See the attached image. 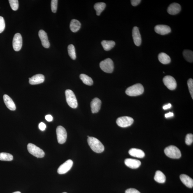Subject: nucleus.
<instances>
[{
    "mask_svg": "<svg viewBox=\"0 0 193 193\" xmlns=\"http://www.w3.org/2000/svg\"><path fill=\"white\" fill-rule=\"evenodd\" d=\"M87 141L89 146L94 152L101 153L104 151V145L97 138L89 137L88 138Z\"/></svg>",
    "mask_w": 193,
    "mask_h": 193,
    "instance_id": "obj_1",
    "label": "nucleus"
},
{
    "mask_svg": "<svg viewBox=\"0 0 193 193\" xmlns=\"http://www.w3.org/2000/svg\"><path fill=\"white\" fill-rule=\"evenodd\" d=\"M144 90L143 86L141 84L137 83L128 88L126 93L130 96H136L143 94Z\"/></svg>",
    "mask_w": 193,
    "mask_h": 193,
    "instance_id": "obj_2",
    "label": "nucleus"
},
{
    "mask_svg": "<svg viewBox=\"0 0 193 193\" xmlns=\"http://www.w3.org/2000/svg\"><path fill=\"white\" fill-rule=\"evenodd\" d=\"M164 152L168 157L173 159H178L181 156V152L178 147L171 145L165 148Z\"/></svg>",
    "mask_w": 193,
    "mask_h": 193,
    "instance_id": "obj_3",
    "label": "nucleus"
},
{
    "mask_svg": "<svg viewBox=\"0 0 193 193\" xmlns=\"http://www.w3.org/2000/svg\"><path fill=\"white\" fill-rule=\"evenodd\" d=\"M67 102L71 108H76L78 106V102L76 96L72 91L67 89L65 91Z\"/></svg>",
    "mask_w": 193,
    "mask_h": 193,
    "instance_id": "obj_4",
    "label": "nucleus"
},
{
    "mask_svg": "<svg viewBox=\"0 0 193 193\" xmlns=\"http://www.w3.org/2000/svg\"><path fill=\"white\" fill-rule=\"evenodd\" d=\"M100 67L103 71L107 73H112L114 70V64L111 59L108 58L100 63Z\"/></svg>",
    "mask_w": 193,
    "mask_h": 193,
    "instance_id": "obj_5",
    "label": "nucleus"
},
{
    "mask_svg": "<svg viewBox=\"0 0 193 193\" xmlns=\"http://www.w3.org/2000/svg\"><path fill=\"white\" fill-rule=\"evenodd\" d=\"M27 149L30 153L37 158H43L45 155V153L42 150L32 143L28 145Z\"/></svg>",
    "mask_w": 193,
    "mask_h": 193,
    "instance_id": "obj_6",
    "label": "nucleus"
},
{
    "mask_svg": "<svg viewBox=\"0 0 193 193\" xmlns=\"http://www.w3.org/2000/svg\"><path fill=\"white\" fill-rule=\"evenodd\" d=\"M58 143L64 144L66 142L67 138V133L64 128L62 126H58L56 129Z\"/></svg>",
    "mask_w": 193,
    "mask_h": 193,
    "instance_id": "obj_7",
    "label": "nucleus"
},
{
    "mask_svg": "<svg viewBox=\"0 0 193 193\" xmlns=\"http://www.w3.org/2000/svg\"><path fill=\"white\" fill-rule=\"evenodd\" d=\"M134 122V120L131 117L123 116L117 118L116 123L121 127L125 128L129 127Z\"/></svg>",
    "mask_w": 193,
    "mask_h": 193,
    "instance_id": "obj_8",
    "label": "nucleus"
},
{
    "mask_svg": "<svg viewBox=\"0 0 193 193\" xmlns=\"http://www.w3.org/2000/svg\"><path fill=\"white\" fill-rule=\"evenodd\" d=\"M163 82L168 89L171 90H174L177 87V82L173 77L167 75L163 78Z\"/></svg>",
    "mask_w": 193,
    "mask_h": 193,
    "instance_id": "obj_9",
    "label": "nucleus"
},
{
    "mask_svg": "<svg viewBox=\"0 0 193 193\" xmlns=\"http://www.w3.org/2000/svg\"><path fill=\"white\" fill-rule=\"evenodd\" d=\"M22 46V38L20 33H17L14 36L13 40V47L15 51H19Z\"/></svg>",
    "mask_w": 193,
    "mask_h": 193,
    "instance_id": "obj_10",
    "label": "nucleus"
},
{
    "mask_svg": "<svg viewBox=\"0 0 193 193\" xmlns=\"http://www.w3.org/2000/svg\"><path fill=\"white\" fill-rule=\"evenodd\" d=\"M73 165V161L71 159H68L59 166L57 170L59 174H64L67 173L71 170Z\"/></svg>",
    "mask_w": 193,
    "mask_h": 193,
    "instance_id": "obj_11",
    "label": "nucleus"
},
{
    "mask_svg": "<svg viewBox=\"0 0 193 193\" xmlns=\"http://www.w3.org/2000/svg\"><path fill=\"white\" fill-rule=\"evenodd\" d=\"M38 35L43 47L46 48H49L50 47V43L47 33L43 30H40L39 31Z\"/></svg>",
    "mask_w": 193,
    "mask_h": 193,
    "instance_id": "obj_12",
    "label": "nucleus"
},
{
    "mask_svg": "<svg viewBox=\"0 0 193 193\" xmlns=\"http://www.w3.org/2000/svg\"><path fill=\"white\" fill-rule=\"evenodd\" d=\"M132 37L135 45L139 46L141 45L142 39L139 29L137 27H133L132 30Z\"/></svg>",
    "mask_w": 193,
    "mask_h": 193,
    "instance_id": "obj_13",
    "label": "nucleus"
},
{
    "mask_svg": "<svg viewBox=\"0 0 193 193\" xmlns=\"http://www.w3.org/2000/svg\"><path fill=\"white\" fill-rule=\"evenodd\" d=\"M154 30L156 33L161 35L168 34L171 32V29L169 26L165 25L156 26Z\"/></svg>",
    "mask_w": 193,
    "mask_h": 193,
    "instance_id": "obj_14",
    "label": "nucleus"
},
{
    "mask_svg": "<svg viewBox=\"0 0 193 193\" xmlns=\"http://www.w3.org/2000/svg\"><path fill=\"white\" fill-rule=\"evenodd\" d=\"M29 79V83L31 85H38L43 83L45 80L44 75L42 74L35 75Z\"/></svg>",
    "mask_w": 193,
    "mask_h": 193,
    "instance_id": "obj_15",
    "label": "nucleus"
},
{
    "mask_svg": "<svg viewBox=\"0 0 193 193\" xmlns=\"http://www.w3.org/2000/svg\"><path fill=\"white\" fill-rule=\"evenodd\" d=\"M101 101L97 98H94L91 103V111L93 113H97L100 110Z\"/></svg>",
    "mask_w": 193,
    "mask_h": 193,
    "instance_id": "obj_16",
    "label": "nucleus"
},
{
    "mask_svg": "<svg viewBox=\"0 0 193 193\" xmlns=\"http://www.w3.org/2000/svg\"><path fill=\"white\" fill-rule=\"evenodd\" d=\"M124 163L128 167L132 169H136L141 166V162L137 159H127L124 161Z\"/></svg>",
    "mask_w": 193,
    "mask_h": 193,
    "instance_id": "obj_17",
    "label": "nucleus"
},
{
    "mask_svg": "<svg viewBox=\"0 0 193 193\" xmlns=\"http://www.w3.org/2000/svg\"><path fill=\"white\" fill-rule=\"evenodd\" d=\"M181 10L180 5L177 3H173L170 4L167 9V12L171 15H176Z\"/></svg>",
    "mask_w": 193,
    "mask_h": 193,
    "instance_id": "obj_18",
    "label": "nucleus"
},
{
    "mask_svg": "<svg viewBox=\"0 0 193 193\" xmlns=\"http://www.w3.org/2000/svg\"><path fill=\"white\" fill-rule=\"evenodd\" d=\"M3 100L5 104L9 109L11 110H16L15 103L10 96L7 94L4 95L3 96Z\"/></svg>",
    "mask_w": 193,
    "mask_h": 193,
    "instance_id": "obj_19",
    "label": "nucleus"
},
{
    "mask_svg": "<svg viewBox=\"0 0 193 193\" xmlns=\"http://www.w3.org/2000/svg\"><path fill=\"white\" fill-rule=\"evenodd\" d=\"M180 179L184 185L186 186L192 188L193 187V180L190 177L185 174H182L180 175Z\"/></svg>",
    "mask_w": 193,
    "mask_h": 193,
    "instance_id": "obj_20",
    "label": "nucleus"
},
{
    "mask_svg": "<svg viewBox=\"0 0 193 193\" xmlns=\"http://www.w3.org/2000/svg\"><path fill=\"white\" fill-rule=\"evenodd\" d=\"M129 154L133 157L143 158L145 157V154L143 150L140 149L132 148L130 150L129 152Z\"/></svg>",
    "mask_w": 193,
    "mask_h": 193,
    "instance_id": "obj_21",
    "label": "nucleus"
},
{
    "mask_svg": "<svg viewBox=\"0 0 193 193\" xmlns=\"http://www.w3.org/2000/svg\"><path fill=\"white\" fill-rule=\"evenodd\" d=\"M81 27V23L76 19H73L71 21L70 24V29L73 32L75 33L78 31Z\"/></svg>",
    "mask_w": 193,
    "mask_h": 193,
    "instance_id": "obj_22",
    "label": "nucleus"
},
{
    "mask_svg": "<svg viewBox=\"0 0 193 193\" xmlns=\"http://www.w3.org/2000/svg\"><path fill=\"white\" fill-rule=\"evenodd\" d=\"M158 59L159 62L164 64H169L171 61V58L170 56L163 52L159 54Z\"/></svg>",
    "mask_w": 193,
    "mask_h": 193,
    "instance_id": "obj_23",
    "label": "nucleus"
},
{
    "mask_svg": "<svg viewBox=\"0 0 193 193\" xmlns=\"http://www.w3.org/2000/svg\"><path fill=\"white\" fill-rule=\"evenodd\" d=\"M154 180L158 183H164L166 181V177L162 172L157 171L156 172Z\"/></svg>",
    "mask_w": 193,
    "mask_h": 193,
    "instance_id": "obj_24",
    "label": "nucleus"
},
{
    "mask_svg": "<svg viewBox=\"0 0 193 193\" xmlns=\"http://www.w3.org/2000/svg\"><path fill=\"white\" fill-rule=\"evenodd\" d=\"M101 45L104 50L109 51L113 48L115 45V42L112 41H106L104 40L101 42Z\"/></svg>",
    "mask_w": 193,
    "mask_h": 193,
    "instance_id": "obj_25",
    "label": "nucleus"
},
{
    "mask_svg": "<svg viewBox=\"0 0 193 193\" xmlns=\"http://www.w3.org/2000/svg\"><path fill=\"white\" fill-rule=\"evenodd\" d=\"M106 4L103 2H100L96 3L94 6V8L96 12V15L98 16L100 15L101 13L106 8Z\"/></svg>",
    "mask_w": 193,
    "mask_h": 193,
    "instance_id": "obj_26",
    "label": "nucleus"
},
{
    "mask_svg": "<svg viewBox=\"0 0 193 193\" xmlns=\"http://www.w3.org/2000/svg\"><path fill=\"white\" fill-rule=\"evenodd\" d=\"M80 80L85 85L88 86L93 85V83H94L93 80L92 78H91L88 75L84 74H81L80 75Z\"/></svg>",
    "mask_w": 193,
    "mask_h": 193,
    "instance_id": "obj_27",
    "label": "nucleus"
},
{
    "mask_svg": "<svg viewBox=\"0 0 193 193\" xmlns=\"http://www.w3.org/2000/svg\"><path fill=\"white\" fill-rule=\"evenodd\" d=\"M183 56L186 60L188 62H193V52L192 51L189 50H185L183 52Z\"/></svg>",
    "mask_w": 193,
    "mask_h": 193,
    "instance_id": "obj_28",
    "label": "nucleus"
},
{
    "mask_svg": "<svg viewBox=\"0 0 193 193\" xmlns=\"http://www.w3.org/2000/svg\"><path fill=\"white\" fill-rule=\"evenodd\" d=\"M68 51L70 57L73 60H75L76 58V55L75 47L74 45L71 44L68 45Z\"/></svg>",
    "mask_w": 193,
    "mask_h": 193,
    "instance_id": "obj_29",
    "label": "nucleus"
},
{
    "mask_svg": "<svg viewBox=\"0 0 193 193\" xmlns=\"http://www.w3.org/2000/svg\"><path fill=\"white\" fill-rule=\"evenodd\" d=\"M13 156L11 154L5 152L0 153V160L10 161L13 160Z\"/></svg>",
    "mask_w": 193,
    "mask_h": 193,
    "instance_id": "obj_30",
    "label": "nucleus"
},
{
    "mask_svg": "<svg viewBox=\"0 0 193 193\" xmlns=\"http://www.w3.org/2000/svg\"><path fill=\"white\" fill-rule=\"evenodd\" d=\"M10 4L12 10L16 11L19 7V2L18 0H9Z\"/></svg>",
    "mask_w": 193,
    "mask_h": 193,
    "instance_id": "obj_31",
    "label": "nucleus"
},
{
    "mask_svg": "<svg viewBox=\"0 0 193 193\" xmlns=\"http://www.w3.org/2000/svg\"><path fill=\"white\" fill-rule=\"evenodd\" d=\"M187 85L188 86L189 92L191 97L193 99V80L192 78L189 79L187 81Z\"/></svg>",
    "mask_w": 193,
    "mask_h": 193,
    "instance_id": "obj_32",
    "label": "nucleus"
},
{
    "mask_svg": "<svg viewBox=\"0 0 193 193\" xmlns=\"http://www.w3.org/2000/svg\"><path fill=\"white\" fill-rule=\"evenodd\" d=\"M57 0H52L51 2V8L52 12L56 13L57 11L58 6Z\"/></svg>",
    "mask_w": 193,
    "mask_h": 193,
    "instance_id": "obj_33",
    "label": "nucleus"
},
{
    "mask_svg": "<svg viewBox=\"0 0 193 193\" xmlns=\"http://www.w3.org/2000/svg\"><path fill=\"white\" fill-rule=\"evenodd\" d=\"M193 135L192 134H188L186 136L185 143L187 145H190L193 143Z\"/></svg>",
    "mask_w": 193,
    "mask_h": 193,
    "instance_id": "obj_34",
    "label": "nucleus"
},
{
    "mask_svg": "<svg viewBox=\"0 0 193 193\" xmlns=\"http://www.w3.org/2000/svg\"><path fill=\"white\" fill-rule=\"evenodd\" d=\"M5 29V23L4 18L0 16V33L3 32Z\"/></svg>",
    "mask_w": 193,
    "mask_h": 193,
    "instance_id": "obj_35",
    "label": "nucleus"
},
{
    "mask_svg": "<svg viewBox=\"0 0 193 193\" xmlns=\"http://www.w3.org/2000/svg\"><path fill=\"white\" fill-rule=\"evenodd\" d=\"M125 193H141L139 191L135 189L130 188L125 191Z\"/></svg>",
    "mask_w": 193,
    "mask_h": 193,
    "instance_id": "obj_36",
    "label": "nucleus"
},
{
    "mask_svg": "<svg viewBox=\"0 0 193 193\" xmlns=\"http://www.w3.org/2000/svg\"><path fill=\"white\" fill-rule=\"evenodd\" d=\"M141 0H132L131 1V4L133 6H137L141 3Z\"/></svg>",
    "mask_w": 193,
    "mask_h": 193,
    "instance_id": "obj_37",
    "label": "nucleus"
},
{
    "mask_svg": "<svg viewBox=\"0 0 193 193\" xmlns=\"http://www.w3.org/2000/svg\"><path fill=\"white\" fill-rule=\"evenodd\" d=\"M46 127V125L43 122L40 123L39 124V128L42 131L45 130Z\"/></svg>",
    "mask_w": 193,
    "mask_h": 193,
    "instance_id": "obj_38",
    "label": "nucleus"
},
{
    "mask_svg": "<svg viewBox=\"0 0 193 193\" xmlns=\"http://www.w3.org/2000/svg\"><path fill=\"white\" fill-rule=\"evenodd\" d=\"M45 118L48 122H51L53 120L52 116L51 115H47L45 116Z\"/></svg>",
    "mask_w": 193,
    "mask_h": 193,
    "instance_id": "obj_39",
    "label": "nucleus"
},
{
    "mask_svg": "<svg viewBox=\"0 0 193 193\" xmlns=\"http://www.w3.org/2000/svg\"><path fill=\"white\" fill-rule=\"evenodd\" d=\"M174 116V114L172 112H169V113L166 114L165 115V116L166 118H169V117H173Z\"/></svg>",
    "mask_w": 193,
    "mask_h": 193,
    "instance_id": "obj_40",
    "label": "nucleus"
},
{
    "mask_svg": "<svg viewBox=\"0 0 193 193\" xmlns=\"http://www.w3.org/2000/svg\"><path fill=\"white\" fill-rule=\"evenodd\" d=\"M171 105L170 104V103H169V104H168L167 105H165V106H163V108L164 110H166L168 109L171 108Z\"/></svg>",
    "mask_w": 193,
    "mask_h": 193,
    "instance_id": "obj_41",
    "label": "nucleus"
},
{
    "mask_svg": "<svg viewBox=\"0 0 193 193\" xmlns=\"http://www.w3.org/2000/svg\"><path fill=\"white\" fill-rule=\"evenodd\" d=\"M13 193H21L20 192H19V191H16V192H15Z\"/></svg>",
    "mask_w": 193,
    "mask_h": 193,
    "instance_id": "obj_42",
    "label": "nucleus"
},
{
    "mask_svg": "<svg viewBox=\"0 0 193 193\" xmlns=\"http://www.w3.org/2000/svg\"><path fill=\"white\" fill-rule=\"evenodd\" d=\"M67 193V192H64V193Z\"/></svg>",
    "mask_w": 193,
    "mask_h": 193,
    "instance_id": "obj_43",
    "label": "nucleus"
}]
</instances>
